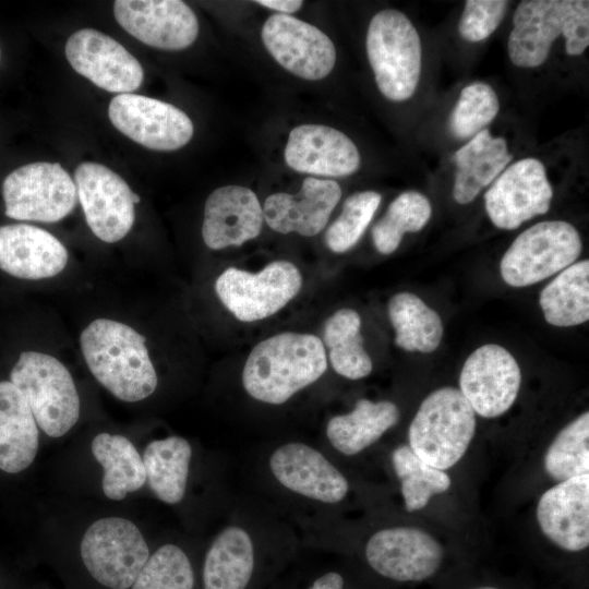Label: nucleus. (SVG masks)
<instances>
[{
    "mask_svg": "<svg viewBox=\"0 0 589 589\" xmlns=\"http://www.w3.org/2000/svg\"><path fill=\"white\" fill-rule=\"evenodd\" d=\"M80 348L92 375L116 398L135 402L155 392L158 377L146 338L132 326L96 318L82 330Z\"/></svg>",
    "mask_w": 589,
    "mask_h": 589,
    "instance_id": "f257e3e1",
    "label": "nucleus"
},
{
    "mask_svg": "<svg viewBox=\"0 0 589 589\" xmlns=\"http://www.w3.org/2000/svg\"><path fill=\"white\" fill-rule=\"evenodd\" d=\"M326 369L325 346L317 336L285 332L252 349L242 371V383L254 399L280 405L317 381Z\"/></svg>",
    "mask_w": 589,
    "mask_h": 589,
    "instance_id": "f03ea898",
    "label": "nucleus"
},
{
    "mask_svg": "<svg viewBox=\"0 0 589 589\" xmlns=\"http://www.w3.org/2000/svg\"><path fill=\"white\" fill-rule=\"evenodd\" d=\"M563 35L565 51L581 55L589 45V1L525 0L513 17L508 37L509 59L519 68L544 63L555 39Z\"/></svg>",
    "mask_w": 589,
    "mask_h": 589,
    "instance_id": "7ed1b4c3",
    "label": "nucleus"
},
{
    "mask_svg": "<svg viewBox=\"0 0 589 589\" xmlns=\"http://www.w3.org/2000/svg\"><path fill=\"white\" fill-rule=\"evenodd\" d=\"M9 381L22 393L38 428L48 436L61 437L77 422L80 396L70 371L56 357L32 349L20 351Z\"/></svg>",
    "mask_w": 589,
    "mask_h": 589,
    "instance_id": "20e7f679",
    "label": "nucleus"
},
{
    "mask_svg": "<svg viewBox=\"0 0 589 589\" xmlns=\"http://www.w3.org/2000/svg\"><path fill=\"white\" fill-rule=\"evenodd\" d=\"M476 413L459 389L442 387L421 402L408 430L409 447L426 464L446 470L467 452Z\"/></svg>",
    "mask_w": 589,
    "mask_h": 589,
    "instance_id": "39448f33",
    "label": "nucleus"
},
{
    "mask_svg": "<svg viewBox=\"0 0 589 589\" xmlns=\"http://www.w3.org/2000/svg\"><path fill=\"white\" fill-rule=\"evenodd\" d=\"M366 53L381 93L393 101L410 98L421 72V41L400 11L377 12L366 33Z\"/></svg>",
    "mask_w": 589,
    "mask_h": 589,
    "instance_id": "423d86ee",
    "label": "nucleus"
},
{
    "mask_svg": "<svg viewBox=\"0 0 589 589\" xmlns=\"http://www.w3.org/2000/svg\"><path fill=\"white\" fill-rule=\"evenodd\" d=\"M149 555L140 529L122 517L94 521L80 543L84 569L104 589H130Z\"/></svg>",
    "mask_w": 589,
    "mask_h": 589,
    "instance_id": "0eeeda50",
    "label": "nucleus"
},
{
    "mask_svg": "<svg viewBox=\"0 0 589 589\" xmlns=\"http://www.w3.org/2000/svg\"><path fill=\"white\" fill-rule=\"evenodd\" d=\"M581 250V238L569 223H538L513 241L501 260L500 272L507 285L527 287L574 264Z\"/></svg>",
    "mask_w": 589,
    "mask_h": 589,
    "instance_id": "6e6552de",
    "label": "nucleus"
},
{
    "mask_svg": "<svg viewBox=\"0 0 589 589\" xmlns=\"http://www.w3.org/2000/svg\"><path fill=\"white\" fill-rule=\"evenodd\" d=\"M4 215L17 221L56 223L75 207L73 179L58 163L36 161L11 171L2 181Z\"/></svg>",
    "mask_w": 589,
    "mask_h": 589,
    "instance_id": "1a4fd4ad",
    "label": "nucleus"
},
{
    "mask_svg": "<svg viewBox=\"0 0 589 589\" xmlns=\"http://www.w3.org/2000/svg\"><path fill=\"white\" fill-rule=\"evenodd\" d=\"M302 286V275L291 262L274 261L257 273L236 267L225 269L215 291L227 310L241 322L272 316L288 304Z\"/></svg>",
    "mask_w": 589,
    "mask_h": 589,
    "instance_id": "9d476101",
    "label": "nucleus"
},
{
    "mask_svg": "<svg viewBox=\"0 0 589 589\" xmlns=\"http://www.w3.org/2000/svg\"><path fill=\"white\" fill-rule=\"evenodd\" d=\"M74 183L92 232L107 243L122 240L134 224L140 195L118 173L92 161L76 167Z\"/></svg>",
    "mask_w": 589,
    "mask_h": 589,
    "instance_id": "9b49d317",
    "label": "nucleus"
},
{
    "mask_svg": "<svg viewBox=\"0 0 589 589\" xmlns=\"http://www.w3.org/2000/svg\"><path fill=\"white\" fill-rule=\"evenodd\" d=\"M112 125L122 134L154 151H175L190 142L193 123L176 106L139 94H119L108 107Z\"/></svg>",
    "mask_w": 589,
    "mask_h": 589,
    "instance_id": "f8f14e48",
    "label": "nucleus"
},
{
    "mask_svg": "<svg viewBox=\"0 0 589 589\" xmlns=\"http://www.w3.org/2000/svg\"><path fill=\"white\" fill-rule=\"evenodd\" d=\"M521 371L515 358L500 345L477 348L465 361L459 390L474 413L496 418L515 402Z\"/></svg>",
    "mask_w": 589,
    "mask_h": 589,
    "instance_id": "ddd939ff",
    "label": "nucleus"
},
{
    "mask_svg": "<svg viewBox=\"0 0 589 589\" xmlns=\"http://www.w3.org/2000/svg\"><path fill=\"white\" fill-rule=\"evenodd\" d=\"M261 36L272 57L301 79L322 80L335 65L336 49L330 38L294 16L271 15L262 27Z\"/></svg>",
    "mask_w": 589,
    "mask_h": 589,
    "instance_id": "4468645a",
    "label": "nucleus"
},
{
    "mask_svg": "<svg viewBox=\"0 0 589 589\" xmlns=\"http://www.w3.org/2000/svg\"><path fill=\"white\" fill-rule=\"evenodd\" d=\"M552 195L543 164L536 158H524L504 170L485 192V211L494 226L513 230L545 214Z\"/></svg>",
    "mask_w": 589,
    "mask_h": 589,
    "instance_id": "2eb2a0df",
    "label": "nucleus"
},
{
    "mask_svg": "<svg viewBox=\"0 0 589 589\" xmlns=\"http://www.w3.org/2000/svg\"><path fill=\"white\" fill-rule=\"evenodd\" d=\"M64 52L74 71L107 92L129 94L143 82L144 72L137 59L97 29L82 28L73 33Z\"/></svg>",
    "mask_w": 589,
    "mask_h": 589,
    "instance_id": "dca6fc26",
    "label": "nucleus"
},
{
    "mask_svg": "<svg viewBox=\"0 0 589 589\" xmlns=\"http://www.w3.org/2000/svg\"><path fill=\"white\" fill-rule=\"evenodd\" d=\"M365 557L380 575L397 581H421L441 566L444 550L430 533L413 527L375 532L366 543Z\"/></svg>",
    "mask_w": 589,
    "mask_h": 589,
    "instance_id": "f3484780",
    "label": "nucleus"
},
{
    "mask_svg": "<svg viewBox=\"0 0 589 589\" xmlns=\"http://www.w3.org/2000/svg\"><path fill=\"white\" fill-rule=\"evenodd\" d=\"M113 14L131 36L157 49H185L199 35L195 13L180 0H118Z\"/></svg>",
    "mask_w": 589,
    "mask_h": 589,
    "instance_id": "a211bd4d",
    "label": "nucleus"
},
{
    "mask_svg": "<svg viewBox=\"0 0 589 589\" xmlns=\"http://www.w3.org/2000/svg\"><path fill=\"white\" fill-rule=\"evenodd\" d=\"M67 248L49 231L14 223L0 226V273L17 280H41L67 266Z\"/></svg>",
    "mask_w": 589,
    "mask_h": 589,
    "instance_id": "6ab92c4d",
    "label": "nucleus"
},
{
    "mask_svg": "<svg viewBox=\"0 0 589 589\" xmlns=\"http://www.w3.org/2000/svg\"><path fill=\"white\" fill-rule=\"evenodd\" d=\"M293 170L323 177H345L360 166L356 144L342 132L322 124L293 128L284 153Z\"/></svg>",
    "mask_w": 589,
    "mask_h": 589,
    "instance_id": "aec40b11",
    "label": "nucleus"
},
{
    "mask_svg": "<svg viewBox=\"0 0 589 589\" xmlns=\"http://www.w3.org/2000/svg\"><path fill=\"white\" fill-rule=\"evenodd\" d=\"M543 534L561 549L578 552L589 545V473L558 482L537 505Z\"/></svg>",
    "mask_w": 589,
    "mask_h": 589,
    "instance_id": "412c9836",
    "label": "nucleus"
},
{
    "mask_svg": "<svg viewBox=\"0 0 589 589\" xmlns=\"http://www.w3.org/2000/svg\"><path fill=\"white\" fill-rule=\"evenodd\" d=\"M263 221V208L251 189L220 187L205 202L202 238L212 250L239 247L261 233Z\"/></svg>",
    "mask_w": 589,
    "mask_h": 589,
    "instance_id": "4be33fe9",
    "label": "nucleus"
},
{
    "mask_svg": "<svg viewBox=\"0 0 589 589\" xmlns=\"http://www.w3.org/2000/svg\"><path fill=\"white\" fill-rule=\"evenodd\" d=\"M340 196L336 181L309 177L296 194L269 195L262 207L264 220L277 232L312 237L325 228Z\"/></svg>",
    "mask_w": 589,
    "mask_h": 589,
    "instance_id": "5701e85b",
    "label": "nucleus"
},
{
    "mask_svg": "<svg viewBox=\"0 0 589 589\" xmlns=\"http://www.w3.org/2000/svg\"><path fill=\"white\" fill-rule=\"evenodd\" d=\"M274 477L288 490L324 503L340 502L349 484L323 454L303 443L278 447L269 458Z\"/></svg>",
    "mask_w": 589,
    "mask_h": 589,
    "instance_id": "b1692460",
    "label": "nucleus"
},
{
    "mask_svg": "<svg viewBox=\"0 0 589 589\" xmlns=\"http://www.w3.org/2000/svg\"><path fill=\"white\" fill-rule=\"evenodd\" d=\"M39 445L38 425L17 387L0 381V469L8 473L25 470Z\"/></svg>",
    "mask_w": 589,
    "mask_h": 589,
    "instance_id": "393cba45",
    "label": "nucleus"
},
{
    "mask_svg": "<svg viewBox=\"0 0 589 589\" xmlns=\"http://www.w3.org/2000/svg\"><path fill=\"white\" fill-rule=\"evenodd\" d=\"M512 157L503 137L492 136L488 129L477 133L455 153V201L459 204L473 201L504 170Z\"/></svg>",
    "mask_w": 589,
    "mask_h": 589,
    "instance_id": "a878e982",
    "label": "nucleus"
},
{
    "mask_svg": "<svg viewBox=\"0 0 589 589\" xmlns=\"http://www.w3.org/2000/svg\"><path fill=\"white\" fill-rule=\"evenodd\" d=\"M399 417V409L394 402H373L362 398L351 412L335 416L328 421L326 435L338 452L356 455L375 443L398 422Z\"/></svg>",
    "mask_w": 589,
    "mask_h": 589,
    "instance_id": "bb28decb",
    "label": "nucleus"
},
{
    "mask_svg": "<svg viewBox=\"0 0 589 589\" xmlns=\"http://www.w3.org/2000/svg\"><path fill=\"white\" fill-rule=\"evenodd\" d=\"M253 567L251 537L240 527H227L216 537L205 555L203 589H245Z\"/></svg>",
    "mask_w": 589,
    "mask_h": 589,
    "instance_id": "cd10ccee",
    "label": "nucleus"
},
{
    "mask_svg": "<svg viewBox=\"0 0 589 589\" xmlns=\"http://www.w3.org/2000/svg\"><path fill=\"white\" fill-rule=\"evenodd\" d=\"M91 449L104 469L101 488L109 500H123L146 482L143 458L125 436L99 433L93 438Z\"/></svg>",
    "mask_w": 589,
    "mask_h": 589,
    "instance_id": "c85d7f7f",
    "label": "nucleus"
},
{
    "mask_svg": "<svg viewBox=\"0 0 589 589\" xmlns=\"http://www.w3.org/2000/svg\"><path fill=\"white\" fill-rule=\"evenodd\" d=\"M192 448L181 436H169L147 444L143 462L146 481L157 498L179 503L185 493Z\"/></svg>",
    "mask_w": 589,
    "mask_h": 589,
    "instance_id": "c756f323",
    "label": "nucleus"
},
{
    "mask_svg": "<svg viewBox=\"0 0 589 589\" xmlns=\"http://www.w3.org/2000/svg\"><path fill=\"white\" fill-rule=\"evenodd\" d=\"M545 321L570 327L589 320V261L582 260L561 271L540 292Z\"/></svg>",
    "mask_w": 589,
    "mask_h": 589,
    "instance_id": "7c9ffc66",
    "label": "nucleus"
},
{
    "mask_svg": "<svg viewBox=\"0 0 589 589\" xmlns=\"http://www.w3.org/2000/svg\"><path fill=\"white\" fill-rule=\"evenodd\" d=\"M395 344L406 351L430 353L441 344L444 327L438 313L418 296L398 292L388 302Z\"/></svg>",
    "mask_w": 589,
    "mask_h": 589,
    "instance_id": "2f4dec72",
    "label": "nucleus"
},
{
    "mask_svg": "<svg viewBox=\"0 0 589 589\" xmlns=\"http://www.w3.org/2000/svg\"><path fill=\"white\" fill-rule=\"evenodd\" d=\"M360 328L361 317L352 309L336 311L324 324L323 345L328 349L330 364L336 373L349 380L368 376L373 366Z\"/></svg>",
    "mask_w": 589,
    "mask_h": 589,
    "instance_id": "473e14b6",
    "label": "nucleus"
},
{
    "mask_svg": "<svg viewBox=\"0 0 589 589\" xmlns=\"http://www.w3.org/2000/svg\"><path fill=\"white\" fill-rule=\"evenodd\" d=\"M395 473L400 481L405 507L414 512L428 505L435 494L447 491L452 484L449 476L421 458L409 445H400L392 453Z\"/></svg>",
    "mask_w": 589,
    "mask_h": 589,
    "instance_id": "72a5a7b5",
    "label": "nucleus"
},
{
    "mask_svg": "<svg viewBox=\"0 0 589 589\" xmlns=\"http://www.w3.org/2000/svg\"><path fill=\"white\" fill-rule=\"evenodd\" d=\"M431 213V203L426 196L417 191L401 193L373 227L374 247L382 254L393 253L406 232H417L428 224Z\"/></svg>",
    "mask_w": 589,
    "mask_h": 589,
    "instance_id": "f704fd0d",
    "label": "nucleus"
},
{
    "mask_svg": "<svg viewBox=\"0 0 589 589\" xmlns=\"http://www.w3.org/2000/svg\"><path fill=\"white\" fill-rule=\"evenodd\" d=\"M544 469L558 482L589 473L588 411L558 432L545 453Z\"/></svg>",
    "mask_w": 589,
    "mask_h": 589,
    "instance_id": "c9c22d12",
    "label": "nucleus"
},
{
    "mask_svg": "<svg viewBox=\"0 0 589 589\" xmlns=\"http://www.w3.org/2000/svg\"><path fill=\"white\" fill-rule=\"evenodd\" d=\"M195 575L184 551L175 544L158 548L130 589H193Z\"/></svg>",
    "mask_w": 589,
    "mask_h": 589,
    "instance_id": "e433bc0d",
    "label": "nucleus"
},
{
    "mask_svg": "<svg viewBox=\"0 0 589 589\" xmlns=\"http://www.w3.org/2000/svg\"><path fill=\"white\" fill-rule=\"evenodd\" d=\"M381 200L375 191H361L347 197L340 215L325 233L327 248L335 253L350 250L371 223Z\"/></svg>",
    "mask_w": 589,
    "mask_h": 589,
    "instance_id": "4c0bfd02",
    "label": "nucleus"
},
{
    "mask_svg": "<svg viewBox=\"0 0 589 589\" xmlns=\"http://www.w3.org/2000/svg\"><path fill=\"white\" fill-rule=\"evenodd\" d=\"M500 109L495 91L486 83L474 82L465 86L449 118V129L458 139L479 133Z\"/></svg>",
    "mask_w": 589,
    "mask_h": 589,
    "instance_id": "58836bf2",
    "label": "nucleus"
},
{
    "mask_svg": "<svg viewBox=\"0 0 589 589\" xmlns=\"http://www.w3.org/2000/svg\"><path fill=\"white\" fill-rule=\"evenodd\" d=\"M508 1L468 0L458 23L460 36L470 43L488 38L502 22Z\"/></svg>",
    "mask_w": 589,
    "mask_h": 589,
    "instance_id": "ea45409f",
    "label": "nucleus"
},
{
    "mask_svg": "<svg viewBox=\"0 0 589 589\" xmlns=\"http://www.w3.org/2000/svg\"><path fill=\"white\" fill-rule=\"evenodd\" d=\"M257 4L266 7L268 9L283 12V14L294 13L303 4L302 1L297 0H259Z\"/></svg>",
    "mask_w": 589,
    "mask_h": 589,
    "instance_id": "a19ab883",
    "label": "nucleus"
},
{
    "mask_svg": "<svg viewBox=\"0 0 589 589\" xmlns=\"http://www.w3.org/2000/svg\"><path fill=\"white\" fill-rule=\"evenodd\" d=\"M344 579L340 574L330 572L318 577L309 589H342Z\"/></svg>",
    "mask_w": 589,
    "mask_h": 589,
    "instance_id": "79ce46f5",
    "label": "nucleus"
},
{
    "mask_svg": "<svg viewBox=\"0 0 589 589\" xmlns=\"http://www.w3.org/2000/svg\"><path fill=\"white\" fill-rule=\"evenodd\" d=\"M474 589H497V588L484 586V587H479V588H474Z\"/></svg>",
    "mask_w": 589,
    "mask_h": 589,
    "instance_id": "37998d69",
    "label": "nucleus"
},
{
    "mask_svg": "<svg viewBox=\"0 0 589 589\" xmlns=\"http://www.w3.org/2000/svg\"><path fill=\"white\" fill-rule=\"evenodd\" d=\"M0 59H1V48H0Z\"/></svg>",
    "mask_w": 589,
    "mask_h": 589,
    "instance_id": "c03bdc74",
    "label": "nucleus"
}]
</instances>
